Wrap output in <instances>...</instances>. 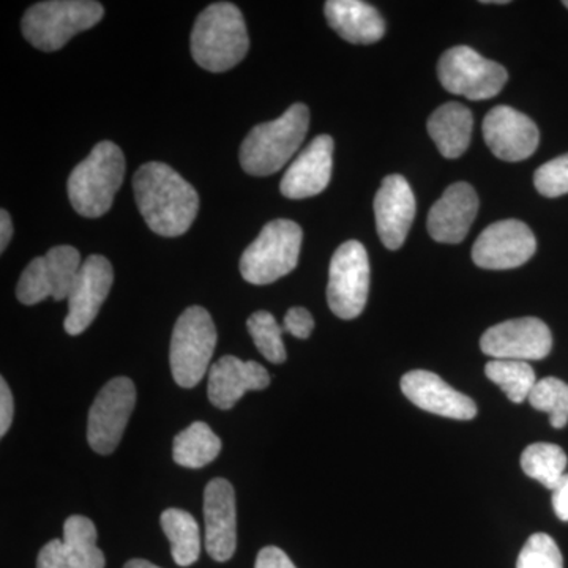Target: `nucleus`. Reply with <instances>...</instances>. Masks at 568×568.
<instances>
[{"label":"nucleus","mask_w":568,"mask_h":568,"mask_svg":"<svg viewBox=\"0 0 568 568\" xmlns=\"http://www.w3.org/2000/svg\"><path fill=\"white\" fill-rule=\"evenodd\" d=\"M114 283V271L110 261L92 254L82 263L80 275L69 295V315L65 331L71 336L82 334L99 316L100 308Z\"/></svg>","instance_id":"nucleus-13"},{"label":"nucleus","mask_w":568,"mask_h":568,"mask_svg":"<svg viewBox=\"0 0 568 568\" xmlns=\"http://www.w3.org/2000/svg\"><path fill=\"white\" fill-rule=\"evenodd\" d=\"M473 129V112L465 104H443L428 119V133L437 151L450 160L458 159L467 151Z\"/></svg>","instance_id":"nucleus-23"},{"label":"nucleus","mask_w":568,"mask_h":568,"mask_svg":"<svg viewBox=\"0 0 568 568\" xmlns=\"http://www.w3.org/2000/svg\"><path fill=\"white\" fill-rule=\"evenodd\" d=\"M216 346V327L203 306H190L179 317L171 338L170 365L178 386L193 388L203 381Z\"/></svg>","instance_id":"nucleus-7"},{"label":"nucleus","mask_w":568,"mask_h":568,"mask_svg":"<svg viewBox=\"0 0 568 568\" xmlns=\"http://www.w3.org/2000/svg\"><path fill=\"white\" fill-rule=\"evenodd\" d=\"M123 568H162L156 567L155 564L149 562V560L144 559H133L129 560Z\"/></svg>","instance_id":"nucleus-39"},{"label":"nucleus","mask_w":568,"mask_h":568,"mask_svg":"<svg viewBox=\"0 0 568 568\" xmlns=\"http://www.w3.org/2000/svg\"><path fill=\"white\" fill-rule=\"evenodd\" d=\"M222 452V440L204 422H194L174 437L173 458L179 466L201 469Z\"/></svg>","instance_id":"nucleus-24"},{"label":"nucleus","mask_w":568,"mask_h":568,"mask_svg":"<svg viewBox=\"0 0 568 568\" xmlns=\"http://www.w3.org/2000/svg\"><path fill=\"white\" fill-rule=\"evenodd\" d=\"M250 50L244 14L230 2L209 6L194 22V62L212 73H223L244 61Z\"/></svg>","instance_id":"nucleus-2"},{"label":"nucleus","mask_w":568,"mask_h":568,"mask_svg":"<svg viewBox=\"0 0 568 568\" xmlns=\"http://www.w3.org/2000/svg\"><path fill=\"white\" fill-rule=\"evenodd\" d=\"M485 373H487L488 379L503 388L508 399L517 405L529 399L530 392L537 384L536 372L528 362L493 358L485 366Z\"/></svg>","instance_id":"nucleus-27"},{"label":"nucleus","mask_w":568,"mask_h":568,"mask_svg":"<svg viewBox=\"0 0 568 568\" xmlns=\"http://www.w3.org/2000/svg\"><path fill=\"white\" fill-rule=\"evenodd\" d=\"M484 138L489 151L504 162H523L537 151L540 133L528 115L496 106L485 115Z\"/></svg>","instance_id":"nucleus-15"},{"label":"nucleus","mask_w":568,"mask_h":568,"mask_svg":"<svg viewBox=\"0 0 568 568\" xmlns=\"http://www.w3.org/2000/svg\"><path fill=\"white\" fill-rule=\"evenodd\" d=\"M537 192L547 197H559L568 193V153L541 164L534 175Z\"/></svg>","instance_id":"nucleus-33"},{"label":"nucleus","mask_w":568,"mask_h":568,"mask_svg":"<svg viewBox=\"0 0 568 568\" xmlns=\"http://www.w3.org/2000/svg\"><path fill=\"white\" fill-rule=\"evenodd\" d=\"M552 508L560 521H568V474L552 489Z\"/></svg>","instance_id":"nucleus-37"},{"label":"nucleus","mask_w":568,"mask_h":568,"mask_svg":"<svg viewBox=\"0 0 568 568\" xmlns=\"http://www.w3.org/2000/svg\"><path fill=\"white\" fill-rule=\"evenodd\" d=\"M484 354L497 361H541L552 347L548 325L537 317H519L493 325L480 339Z\"/></svg>","instance_id":"nucleus-11"},{"label":"nucleus","mask_w":568,"mask_h":568,"mask_svg":"<svg viewBox=\"0 0 568 568\" xmlns=\"http://www.w3.org/2000/svg\"><path fill=\"white\" fill-rule=\"evenodd\" d=\"M134 405L136 387L129 377H114L100 390L88 418V440L92 450L111 455L118 448Z\"/></svg>","instance_id":"nucleus-10"},{"label":"nucleus","mask_w":568,"mask_h":568,"mask_svg":"<svg viewBox=\"0 0 568 568\" xmlns=\"http://www.w3.org/2000/svg\"><path fill=\"white\" fill-rule=\"evenodd\" d=\"M402 390L410 403L426 413L455 420H473L477 416L476 403L448 386L435 373L425 369L406 373L402 379Z\"/></svg>","instance_id":"nucleus-18"},{"label":"nucleus","mask_w":568,"mask_h":568,"mask_svg":"<svg viewBox=\"0 0 568 568\" xmlns=\"http://www.w3.org/2000/svg\"><path fill=\"white\" fill-rule=\"evenodd\" d=\"M13 237V223H11L10 213L2 209L0 211V252H6Z\"/></svg>","instance_id":"nucleus-38"},{"label":"nucleus","mask_w":568,"mask_h":568,"mask_svg":"<svg viewBox=\"0 0 568 568\" xmlns=\"http://www.w3.org/2000/svg\"><path fill=\"white\" fill-rule=\"evenodd\" d=\"M517 568H564L555 538L548 534H534L519 552Z\"/></svg>","instance_id":"nucleus-31"},{"label":"nucleus","mask_w":568,"mask_h":568,"mask_svg":"<svg viewBox=\"0 0 568 568\" xmlns=\"http://www.w3.org/2000/svg\"><path fill=\"white\" fill-rule=\"evenodd\" d=\"M271 384L267 369L257 362L224 355L209 369L207 395L213 406L227 410L246 392L264 390Z\"/></svg>","instance_id":"nucleus-20"},{"label":"nucleus","mask_w":568,"mask_h":568,"mask_svg":"<svg viewBox=\"0 0 568 568\" xmlns=\"http://www.w3.org/2000/svg\"><path fill=\"white\" fill-rule=\"evenodd\" d=\"M160 523L170 540L174 562L181 567H190L196 562L201 555V534L192 514L181 508H168Z\"/></svg>","instance_id":"nucleus-25"},{"label":"nucleus","mask_w":568,"mask_h":568,"mask_svg":"<svg viewBox=\"0 0 568 568\" xmlns=\"http://www.w3.org/2000/svg\"><path fill=\"white\" fill-rule=\"evenodd\" d=\"M92 519L73 515L63 525V538H54L41 548L37 568H104V555L97 547Z\"/></svg>","instance_id":"nucleus-14"},{"label":"nucleus","mask_w":568,"mask_h":568,"mask_svg":"<svg viewBox=\"0 0 568 568\" xmlns=\"http://www.w3.org/2000/svg\"><path fill=\"white\" fill-rule=\"evenodd\" d=\"M205 549L216 562L233 558L237 548L235 493L226 478H213L204 491Z\"/></svg>","instance_id":"nucleus-16"},{"label":"nucleus","mask_w":568,"mask_h":568,"mask_svg":"<svg viewBox=\"0 0 568 568\" xmlns=\"http://www.w3.org/2000/svg\"><path fill=\"white\" fill-rule=\"evenodd\" d=\"M334 140L321 134L306 145L283 175V196L290 200H305L327 189L334 168Z\"/></svg>","instance_id":"nucleus-19"},{"label":"nucleus","mask_w":568,"mask_h":568,"mask_svg":"<svg viewBox=\"0 0 568 568\" xmlns=\"http://www.w3.org/2000/svg\"><path fill=\"white\" fill-rule=\"evenodd\" d=\"M377 234L388 250L402 248L416 216V196L406 179L392 174L384 179L375 197Z\"/></svg>","instance_id":"nucleus-17"},{"label":"nucleus","mask_w":568,"mask_h":568,"mask_svg":"<svg viewBox=\"0 0 568 568\" xmlns=\"http://www.w3.org/2000/svg\"><path fill=\"white\" fill-rule=\"evenodd\" d=\"M484 3H487V6H493V3H495V6H504V3H508L507 0H485Z\"/></svg>","instance_id":"nucleus-40"},{"label":"nucleus","mask_w":568,"mask_h":568,"mask_svg":"<svg viewBox=\"0 0 568 568\" xmlns=\"http://www.w3.org/2000/svg\"><path fill=\"white\" fill-rule=\"evenodd\" d=\"M529 403L534 409L547 413L555 428L560 429L568 424V384L558 377L537 381L530 392Z\"/></svg>","instance_id":"nucleus-29"},{"label":"nucleus","mask_w":568,"mask_h":568,"mask_svg":"<svg viewBox=\"0 0 568 568\" xmlns=\"http://www.w3.org/2000/svg\"><path fill=\"white\" fill-rule=\"evenodd\" d=\"M437 77L446 91L477 102L496 97L508 80L503 65L481 58L469 47H455L444 52Z\"/></svg>","instance_id":"nucleus-9"},{"label":"nucleus","mask_w":568,"mask_h":568,"mask_svg":"<svg viewBox=\"0 0 568 568\" xmlns=\"http://www.w3.org/2000/svg\"><path fill=\"white\" fill-rule=\"evenodd\" d=\"M125 178V156L119 145L102 141L92 149L69 178V197L74 211L85 219L110 212Z\"/></svg>","instance_id":"nucleus-4"},{"label":"nucleus","mask_w":568,"mask_h":568,"mask_svg":"<svg viewBox=\"0 0 568 568\" xmlns=\"http://www.w3.org/2000/svg\"><path fill=\"white\" fill-rule=\"evenodd\" d=\"M536 235L519 220L489 224L473 246V261L488 271H508L528 263L536 254Z\"/></svg>","instance_id":"nucleus-12"},{"label":"nucleus","mask_w":568,"mask_h":568,"mask_svg":"<svg viewBox=\"0 0 568 568\" xmlns=\"http://www.w3.org/2000/svg\"><path fill=\"white\" fill-rule=\"evenodd\" d=\"M564 6H566L568 9V0H566V2H564Z\"/></svg>","instance_id":"nucleus-41"},{"label":"nucleus","mask_w":568,"mask_h":568,"mask_svg":"<svg viewBox=\"0 0 568 568\" xmlns=\"http://www.w3.org/2000/svg\"><path fill=\"white\" fill-rule=\"evenodd\" d=\"M567 465L566 452L555 444H532L521 455V467L526 476L540 481L551 491L566 476Z\"/></svg>","instance_id":"nucleus-26"},{"label":"nucleus","mask_w":568,"mask_h":568,"mask_svg":"<svg viewBox=\"0 0 568 568\" xmlns=\"http://www.w3.org/2000/svg\"><path fill=\"white\" fill-rule=\"evenodd\" d=\"M257 351L272 364H283L286 361V347L283 343V325L276 323L275 316L268 312H256L246 321Z\"/></svg>","instance_id":"nucleus-30"},{"label":"nucleus","mask_w":568,"mask_h":568,"mask_svg":"<svg viewBox=\"0 0 568 568\" xmlns=\"http://www.w3.org/2000/svg\"><path fill=\"white\" fill-rule=\"evenodd\" d=\"M102 3L93 0H50L26 11L21 28L26 40L41 51H58L74 36L102 21Z\"/></svg>","instance_id":"nucleus-5"},{"label":"nucleus","mask_w":568,"mask_h":568,"mask_svg":"<svg viewBox=\"0 0 568 568\" xmlns=\"http://www.w3.org/2000/svg\"><path fill=\"white\" fill-rule=\"evenodd\" d=\"M302 239V227L291 220L265 224L242 254L241 274L245 282L264 286L290 275L297 267Z\"/></svg>","instance_id":"nucleus-6"},{"label":"nucleus","mask_w":568,"mask_h":568,"mask_svg":"<svg viewBox=\"0 0 568 568\" xmlns=\"http://www.w3.org/2000/svg\"><path fill=\"white\" fill-rule=\"evenodd\" d=\"M324 11L328 26L349 43H376L386 33L383 14L362 0H328Z\"/></svg>","instance_id":"nucleus-22"},{"label":"nucleus","mask_w":568,"mask_h":568,"mask_svg":"<svg viewBox=\"0 0 568 568\" xmlns=\"http://www.w3.org/2000/svg\"><path fill=\"white\" fill-rule=\"evenodd\" d=\"M133 192L142 219L155 234L179 237L196 220V190L168 164H142L133 178Z\"/></svg>","instance_id":"nucleus-1"},{"label":"nucleus","mask_w":568,"mask_h":568,"mask_svg":"<svg viewBox=\"0 0 568 568\" xmlns=\"http://www.w3.org/2000/svg\"><path fill=\"white\" fill-rule=\"evenodd\" d=\"M14 416L13 395L7 381L0 379V436H6L9 432Z\"/></svg>","instance_id":"nucleus-36"},{"label":"nucleus","mask_w":568,"mask_h":568,"mask_svg":"<svg viewBox=\"0 0 568 568\" xmlns=\"http://www.w3.org/2000/svg\"><path fill=\"white\" fill-rule=\"evenodd\" d=\"M368 293V253L361 242L347 241L332 256L328 268V306L335 316L355 320L364 312Z\"/></svg>","instance_id":"nucleus-8"},{"label":"nucleus","mask_w":568,"mask_h":568,"mask_svg":"<svg viewBox=\"0 0 568 568\" xmlns=\"http://www.w3.org/2000/svg\"><path fill=\"white\" fill-rule=\"evenodd\" d=\"M478 212L476 190L466 182L448 186L428 213V233L440 244L465 241Z\"/></svg>","instance_id":"nucleus-21"},{"label":"nucleus","mask_w":568,"mask_h":568,"mask_svg":"<svg viewBox=\"0 0 568 568\" xmlns=\"http://www.w3.org/2000/svg\"><path fill=\"white\" fill-rule=\"evenodd\" d=\"M254 568H297L294 566L290 556L283 549L276 547H265L261 549L256 558Z\"/></svg>","instance_id":"nucleus-35"},{"label":"nucleus","mask_w":568,"mask_h":568,"mask_svg":"<svg viewBox=\"0 0 568 568\" xmlns=\"http://www.w3.org/2000/svg\"><path fill=\"white\" fill-rule=\"evenodd\" d=\"M310 129V111L295 103L272 122L254 126L241 148V164L246 174L265 178L278 173L297 153Z\"/></svg>","instance_id":"nucleus-3"},{"label":"nucleus","mask_w":568,"mask_h":568,"mask_svg":"<svg viewBox=\"0 0 568 568\" xmlns=\"http://www.w3.org/2000/svg\"><path fill=\"white\" fill-rule=\"evenodd\" d=\"M51 297L54 301L69 298L82 267L81 254L70 245L54 246L44 256Z\"/></svg>","instance_id":"nucleus-28"},{"label":"nucleus","mask_w":568,"mask_h":568,"mask_svg":"<svg viewBox=\"0 0 568 568\" xmlns=\"http://www.w3.org/2000/svg\"><path fill=\"white\" fill-rule=\"evenodd\" d=\"M18 301L24 305H36L51 297L44 256L36 257L22 272L17 286Z\"/></svg>","instance_id":"nucleus-32"},{"label":"nucleus","mask_w":568,"mask_h":568,"mask_svg":"<svg viewBox=\"0 0 568 568\" xmlns=\"http://www.w3.org/2000/svg\"><path fill=\"white\" fill-rule=\"evenodd\" d=\"M313 328H315V320H313L312 313L302 306H294L284 316L283 331L295 338H308Z\"/></svg>","instance_id":"nucleus-34"}]
</instances>
